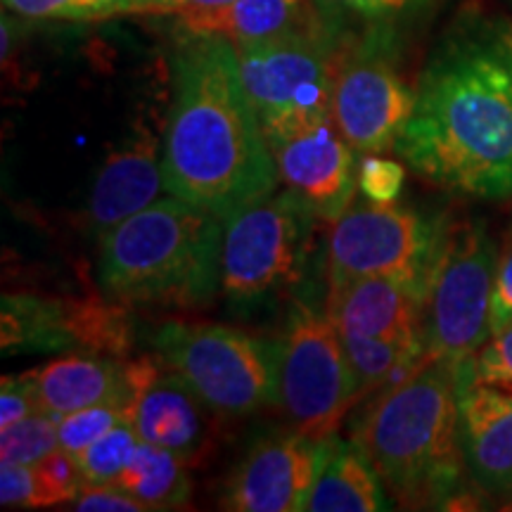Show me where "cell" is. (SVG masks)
Instances as JSON below:
<instances>
[{"label":"cell","instance_id":"obj_1","mask_svg":"<svg viewBox=\"0 0 512 512\" xmlns=\"http://www.w3.org/2000/svg\"><path fill=\"white\" fill-rule=\"evenodd\" d=\"M396 155L437 188L512 197V24L467 15L441 38L415 86Z\"/></svg>","mask_w":512,"mask_h":512},{"label":"cell","instance_id":"obj_2","mask_svg":"<svg viewBox=\"0 0 512 512\" xmlns=\"http://www.w3.org/2000/svg\"><path fill=\"white\" fill-rule=\"evenodd\" d=\"M162 166L169 195L221 219L278 188L273 152L228 38L185 34L178 46Z\"/></svg>","mask_w":512,"mask_h":512},{"label":"cell","instance_id":"obj_3","mask_svg":"<svg viewBox=\"0 0 512 512\" xmlns=\"http://www.w3.org/2000/svg\"><path fill=\"white\" fill-rule=\"evenodd\" d=\"M458 377L456 363L425 358L356 422L351 441L403 508L448 510L467 489Z\"/></svg>","mask_w":512,"mask_h":512},{"label":"cell","instance_id":"obj_4","mask_svg":"<svg viewBox=\"0 0 512 512\" xmlns=\"http://www.w3.org/2000/svg\"><path fill=\"white\" fill-rule=\"evenodd\" d=\"M223 219L169 195L100 238L98 283L126 306L202 309L221 294Z\"/></svg>","mask_w":512,"mask_h":512},{"label":"cell","instance_id":"obj_5","mask_svg":"<svg viewBox=\"0 0 512 512\" xmlns=\"http://www.w3.org/2000/svg\"><path fill=\"white\" fill-rule=\"evenodd\" d=\"M313 221L285 188L223 219L221 297L230 316L273 318L313 283Z\"/></svg>","mask_w":512,"mask_h":512},{"label":"cell","instance_id":"obj_6","mask_svg":"<svg viewBox=\"0 0 512 512\" xmlns=\"http://www.w3.org/2000/svg\"><path fill=\"white\" fill-rule=\"evenodd\" d=\"M278 347V408L292 430L325 439L337 434L358 387L342 332L311 283L285 309Z\"/></svg>","mask_w":512,"mask_h":512},{"label":"cell","instance_id":"obj_7","mask_svg":"<svg viewBox=\"0 0 512 512\" xmlns=\"http://www.w3.org/2000/svg\"><path fill=\"white\" fill-rule=\"evenodd\" d=\"M152 349L209 411L242 418L278 408V347L271 339L221 323L169 320L152 335Z\"/></svg>","mask_w":512,"mask_h":512},{"label":"cell","instance_id":"obj_8","mask_svg":"<svg viewBox=\"0 0 512 512\" xmlns=\"http://www.w3.org/2000/svg\"><path fill=\"white\" fill-rule=\"evenodd\" d=\"M498 249L479 219L446 223L425 292L422 339L432 361L465 363L491 337Z\"/></svg>","mask_w":512,"mask_h":512},{"label":"cell","instance_id":"obj_9","mask_svg":"<svg viewBox=\"0 0 512 512\" xmlns=\"http://www.w3.org/2000/svg\"><path fill=\"white\" fill-rule=\"evenodd\" d=\"M247 100L268 147L332 119L335 41L306 27L259 46L238 48Z\"/></svg>","mask_w":512,"mask_h":512},{"label":"cell","instance_id":"obj_10","mask_svg":"<svg viewBox=\"0 0 512 512\" xmlns=\"http://www.w3.org/2000/svg\"><path fill=\"white\" fill-rule=\"evenodd\" d=\"M448 219L399 202H351L335 221L328 245V287L358 278H399L427 292Z\"/></svg>","mask_w":512,"mask_h":512},{"label":"cell","instance_id":"obj_11","mask_svg":"<svg viewBox=\"0 0 512 512\" xmlns=\"http://www.w3.org/2000/svg\"><path fill=\"white\" fill-rule=\"evenodd\" d=\"M415 107V88L396 64L394 29L363 31L358 41H335L332 121L361 155L396 150Z\"/></svg>","mask_w":512,"mask_h":512},{"label":"cell","instance_id":"obj_12","mask_svg":"<svg viewBox=\"0 0 512 512\" xmlns=\"http://www.w3.org/2000/svg\"><path fill=\"white\" fill-rule=\"evenodd\" d=\"M131 306L107 297L3 294L0 347L5 356L81 351L128 358L136 342Z\"/></svg>","mask_w":512,"mask_h":512},{"label":"cell","instance_id":"obj_13","mask_svg":"<svg viewBox=\"0 0 512 512\" xmlns=\"http://www.w3.org/2000/svg\"><path fill=\"white\" fill-rule=\"evenodd\" d=\"M337 441V434L316 439L297 430L264 434L230 472L221 505L235 512L306 510Z\"/></svg>","mask_w":512,"mask_h":512},{"label":"cell","instance_id":"obj_14","mask_svg":"<svg viewBox=\"0 0 512 512\" xmlns=\"http://www.w3.org/2000/svg\"><path fill=\"white\" fill-rule=\"evenodd\" d=\"M271 152L278 181L318 221L335 223L354 202L356 150L332 119L294 133Z\"/></svg>","mask_w":512,"mask_h":512},{"label":"cell","instance_id":"obj_15","mask_svg":"<svg viewBox=\"0 0 512 512\" xmlns=\"http://www.w3.org/2000/svg\"><path fill=\"white\" fill-rule=\"evenodd\" d=\"M460 444L467 477L486 496L512 498V392L479 382L475 358L460 363Z\"/></svg>","mask_w":512,"mask_h":512},{"label":"cell","instance_id":"obj_16","mask_svg":"<svg viewBox=\"0 0 512 512\" xmlns=\"http://www.w3.org/2000/svg\"><path fill=\"white\" fill-rule=\"evenodd\" d=\"M162 145L164 138L150 126H136L107 155L86 204V226L93 235L102 238L112 226L159 200V192L166 190Z\"/></svg>","mask_w":512,"mask_h":512},{"label":"cell","instance_id":"obj_17","mask_svg":"<svg viewBox=\"0 0 512 512\" xmlns=\"http://www.w3.org/2000/svg\"><path fill=\"white\" fill-rule=\"evenodd\" d=\"M325 309L339 332H354L425 349V287L399 278H358L328 287Z\"/></svg>","mask_w":512,"mask_h":512},{"label":"cell","instance_id":"obj_18","mask_svg":"<svg viewBox=\"0 0 512 512\" xmlns=\"http://www.w3.org/2000/svg\"><path fill=\"white\" fill-rule=\"evenodd\" d=\"M202 406L188 384L164 366L162 373L138 389L126 415L147 444L176 453L188 465H197L209 448V427Z\"/></svg>","mask_w":512,"mask_h":512},{"label":"cell","instance_id":"obj_19","mask_svg":"<svg viewBox=\"0 0 512 512\" xmlns=\"http://www.w3.org/2000/svg\"><path fill=\"white\" fill-rule=\"evenodd\" d=\"M29 375L34 380L41 411L55 418L102 403L126 411L124 358L76 351L29 370Z\"/></svg>","mask_w":512,"mask_h":512},{"label":"cell","instance_id":"obj_20","mask_svg":"<svg viewBox=\"0 0 512 512\" xmlns=\"http://www.w3.org/2000/svg\"><path fill=\"white\" fill-rule=\"evenodd\" d=\"M176 24L183 34L223 36L235 48L259 46L313 27L299 0H233L219 10L176 15Z\"/></svg>","mask_w":512,"mask_h":512},{"label":"cell","instance_id":"obj_21","mask_svg":"<svg viewBox=\"0 0 512 512\" xmlns=\"http://www.w3.org/2000/svg\"><path fill=\"white\" fill-rule=\"evenodd\" d=\"M375 467L358 451V446L337 441L335 451L316 486H313L306 510L309 512H380L392 508Z\"/></svg>","mask_w":512,"mask_h":512},{"label":"cell","instance_id":"obj_22","mask_svg":"<svg viewBox=\"0 0 512 512\" xmlns=\"http://www.w3.org/2000/svg\"><path fill=\"white\" fill-rule=\"evenodd\" d=\"M188 467L176 453L140 439L131 463L117 477L114 486H121L136 496L140 503L147 505V510H181L188 508L192 494Z\"/></svg>","mask_w":512,"mask_h":512},{"label":"cell","instance_id":"obj_23","mask_svg":"<svg viewBox=\"0 0 512 512\" xmlns=\"http://www.w3.org/2000/svg\"><path fill=\"white\" fill-rule=\"evenodd\" d=\"M342 342L358 387V399L375 389H382L396 377L403 380L425 358H430L422 347L392 342V339L354 335V332H342Z\"/></svg>","mask_w":512,"mask_h":512},{"label":"cell","instance_id":"obj_24","mask_svg":"<svg viewBox=\"0 0 512 512\" xmlns=\"http://www.w3.org/2000/svg\"><path fill=\"white\" fill-rule=\"evenodd\" d=\"M432 0H311L313 19L332 41L351 29H394L401 19L427 8Z\"/></svg>","mask_w":512,"mask_h":512},{"label":"cell","instance_id":"obj_25","mask_svg":"<svg viewBox=\"0 0 512 512\" xmlns=\"http://www.w3.org/2000/svg\"><path fill=\"white\" fill-rule=\"evenodd\" d=\"M60 448V418L34 413L0 430V463L36 465Z\"/></svg>","mask_w":512,"mask_h":512},{"label":"cell","instance_id":"obj_26","mask_svg":"<svg viewBox=\"0 0 512 512\" xmlns=\"http://www.w3.org/2000/svg\"><path fill=\"white\" fill-rule=\"evenodd\" d=\"M140 444V437L131 427V422L114 427L105 437L79 453V467L88 484H114L126 465L131 463L133 453Z\"/></svg>","mask_w":512,"mask_h":512},{"label":"cell","instance_id":"obj_27","mask_svg":"<svg viewBox=\"0 0 512 512\" xmlns=\"http://www.w3.org/2000/svg\"><path fill=\"white\" fill-rule=\"evenodd\" d=\"M0 503L10 510H36L55 508L62 501L38 463H0Z\"/></svg>","mask_w":512,"mask_h":512},{"label":"cell","instance_id":"obj_28","mask_svg":"<svg viewBox=\"0 0 512 512\" xmlns=\"http://www.w3.org/2000/svg\"><path fill=\"white\" fill-rule=\"evenodd\" d=\"M128 422V415L124 408L110 406V403H102V406L83 408V411L62 415L60 418V448H64L72 456L86 451L88 446H93L95 441L105 437L107 432H112L114 427Z\"/></svg>","mask_w":512,"mask_h":512},{"label":"cell","instance_id":"obj_29","mask_svg":"<svg viewBox=\"0 0 512 512\" xmlns=\"http://www.w3.org/2000/svg\"><path fill=\"white\" fill-rule=\"evenodd\" d=\"M5 10L27 19H60V22H93L114 17L105 0H3Z\"/></svg>","mask_w":512,"mask_h":512},{"label":"cell","instance_id":"obj_30","mask_svg":"<svg viewBox=\"0 0 512 512\" xmlns=\"http://www.w3.org/2000/svg\"><path fill=\"white\" fill-rule=\"evenodd\" d=\"M403 183H406V169L392 159L366 155L358 166V188H361L363 197L373 202H396Z\"/></svg>","mask_w":512,"mask_h":512},{"label":"cell","instance_id":"obj_31","mask_svg":"<svg viewBox=\"0 0 512 512\" xmlns=\"http://www.w3.org/2000/svg\"><path fill=\"white\" fill-rule=\"evenodd\" d=\"M475 377L479 382L512 389V325L486 339L475 356Z\"/></svg>","mask_w":512,"mask_h":512},{"label":"cell","instance_id":"obj_32","mask_svg":"<svg viewBox=\"0 0 512 512\" xmlns=\"http://www.w3.org/2000/svg\"><path fill=\"white\" fill-rule=\"evenodd\" d=\"M34 413H41V403L31 375H5L0 382V430H8Z\"/></svg>","mask_w":512,"mask_h":512},{"label":"cell","instance_id":"obj_33","mask_svg":"<svg viewBox=\"0 0 512 512\" xmlns=\"http://www.w3.org/2000/svg\"><path fill=\"white\" fill-rule=\"evenodd\" d=\"M79 512H150L145 503L114 484H83L79 496L67 505Z\"/></svg>","mask_w":512,"mask_h":512},{"label":"cell","instance_id":"obj_34","mask_svg":"<svg viewBox=\"0 0 512 512\" xmlns=\"http://www.w3.org/2000/svg\"><path fill=\"white\" fill-rule=\"evenodd\" d=\"M512 325V233L498 254L494 292H491V335Z\"/></svg>","mask_w":512,"mask_h":512},{"label":"cell","instance_id":"obj_35","mask_svg":"<svg viewBox=\"0 0 512 512\" xmlns=\"http://www.w3.org/2000/svg\"><path fill=\"white\" fill-rule=\"evenodd\" d=\"M233 0H155L150 15H188V12H209L226 8Z\"/></svg>","mask_w":512,"mask_h":512},{"label":"cell","instance_id":"obj_36","mask_svg":"<svg viewBox=\"0 0 512 512\" xmlns=\"http://www.w3.org/2000/svg\"><path fill=\"white\" fill-rule=\"evenodd\" d=\"M114 15H150L155 0H105Z\"/></svg>","mask_w":512,"mask_h":512},{"label":"cell","instance_id":"obj_37","mask_svg":"<svg viewBox=\"0 0 512 512\" xmlns=\"http://www.w3.org/2000/svg\"><path fill=\"white\" fill-rule=\"evenodd\" d=\"M503 510H508V512H512V498H508V503L503 505Z\"/></svg>","mask_w":512,"mask_h":512},{"label":"cell","instance_id":"obj_38","mask_svg":"<svg viewBox=\"0 0 512 512\" xmlns=\"http://www.w3.org/2000/svg\"><path fill=\"white\" fill-rule=\"evenodd\" d=\"M299 3H304V0H299Z\"/></svg>","mask_w":512,"mask_h":512}]
</instances>
